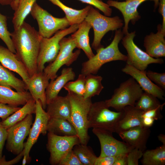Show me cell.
Listing matches in <instances>:
<instances>
[{
  "mask_svg": "<svg viewBox=\"0 0 165 165\" xmlns=\"http://www.w3.org/2000/svg\"><path fill=\"white\" fill-rule=\"evenodd\" d=\"M36 101L32 98L23 106L11 114L5 120L1 121L2 125L7 129L24 119L28 115L35 114Z\"/></svg>",
  "mask_w": 165,
  "mask_h": 165,
  "instance_id": "obj_29",
  "label": "cell"
},
{
  "mask_svg": "<svg viewBox=\"0 0 165 165\" xmlns=\"http://www.w3.org/2000/svg\"><path fill=\"white\" fill-rule=\"evenodd\" d=\"M30 13L36 20L38 27V32L42 37L50 38L58 31L70 26L65 17L60 18L54 16L36 2L33 5Z\"/></svg>",
  "mask_w": 165,
  "mask_h": 165,
  "instance_id": "obj_8",
  "label": "cell"
},
{
  "mask_svg": "<svg viewBox=\"0 0 165 165\" xmlns=\"http://www.w3.org/2000/svg\"><path fill=\"white\" fill-rule=\"evenodd\" d=\"M143 92L140 86L131 77L122 82L115 90L111 97L105 101L109 108L120 111L127 106H134Z\"/></svg>",
  "mask_w": 165,
  "mask_h": 165,
  "instance_id": "obj_7",
  "label": "cell"
},
{
  "mask_svg": "<svg viewBox=\"0 0 165 165\" xmlns=\"http://www.w3.org/2000/svg\"><path fill=\"white\" fill-rule=\"evenodd\" d=\"M23 159L22 160V165H25L28 163L27 159L26 156H25L24 155Z\"/></svg>",
  "mask_w": 165,
  "mask_h": 165,
  "instance_id": "obj_52",
  "label": "cell"
},
{
  "mask_svg": "<svg viewBox=\"0 0 165 165\" xmlns=\"http://www.w3.org/2000/svg\"><path fill=\"white\" fill-rule=\"evenodd\" d=\"M150 133L149 128L138 126L120 132L118 134L129 146L143 152L146 149V144Z\"/></svg>",
  "mask_w": 165,
  "mask_h": 165,
  "instance_id": "obj_17",
  "label": "cell"
},
{
  "mask_svg": "<svg viewBox=\"0 0 165 165\" xmlns=\"http://www.w3.org/2000/svg\"><path fill=\"white\" fill-rule=\"evenodd\" d=\"M129 0H125V1H129Z\"/></svg>",
  "mask_w": 165,
  "mask_h": 165,
  "instance_id": "obj_53",
  "label": "cell"
},
{
  "mask_svg": "<svg viewBox=\"0 0 165 165\" xmlns=\"http://www.w3.org/2000/svg\"><path fill=\"white\" fill-rule=\"evenodd\" d=\"M117 156L97 157L94 165H113Z\"/></svg>",
  "mask_w": 165,
  "mask_h": 165,
  "instance_id": "obj_43",
  "label": "cell"
},
{
  "mask_svg": "<svg viewBox=\"0 0 165 165\" xmlns=\"http://www.w3.org/2000/svg\"><path fill=\"white\" fill-rule=\"evenodd\" d=\"M82 2L93 6L101 10L106 16H111L112 10L107 4L100 0H78Z\"/></svg>",
  "mask_w": 165,
  "mask_h": 165,
  "instance_id": "obj_37",
  "label": "cell"
},
{
  "mask_svg": "<svg viewBox=\"0 0 165 165\" xmlns=\"http://www.w3.org/2000/svg\"><path fill=\"white\" fill-rule=\"evenodd\" d=\"M157 31L152 32L144 38V46L146 52L151 57L160 58L165 56V31L159 24L157 26Z\"/></svg>",
  "mask_w": 165,
  "mask_h": 165,
  "instance_id": "obj_18",
  "label": "cell"
},
{
  "mask_svg": "<svg viewBox=\"0 0 165 165\" xmlns=\"http://www.w3.org/2000/svg\"><path fill=\"white\" fill-rule=\"evenodd\" d=\"M0 85L13 88L19 92L28 90L26 84L22 79L17 78L11 71L0 64Z\"/></svg>",
  "mask_w": 165,
  "mask_h": 165,
  "instance_id": "obj_28",
  "label": "cell"
},
{
  "mask_svg": "<svg viewBox=\"0 0 165 165\" xmlns=\"http://www.w3.org/2000/svg\"><path fill=\"white\" fill-rule=\"evenodd\" d=\"M24 152V149L16 157L8 161L6 160L5 156H3L0 160V165H12L18 163L23 157Z\"/></svg>",
  "mask_w": 165,
  "mask_h": 165,
  "instance_id": "obj_45",
  "label": "cell"
},
{
  "mask_svg": "<svg viewBox=\"0 0 165 165\" xmlns=\"http://www.w3.org/2000/svg\"><path fill=\"white\" fill-rule=\"evenodd\" d=\"M143 152L138 148L132 149L127 154V165H138L139 160L142 157Z\"/></svg>",
  "mask_w": 165,
  "mask_h": 165,
  "instance_id": "obj_40",
  "label": "cell"
},
{
  "mask_svg": "<svg viewBox=\"0 0 165 165\" xmlns=\"http://www.w3.org/2000/svg\"><path fill=\"white\" fill-rule=\"evenodd\" d=\"M164 105V103L156 108L145 111H143L141 115L142 118L148 117L152 118L155 120L160 119H162V116L160 113V111L162 109Z\"/></svg>",
  "mask_w": 165,
  "mask_h": 165,
  "instance_id": "obj_42",
  "label": "cell"
},
{
  "mask_svg": "<svg viewBox=\"0 0 165 165\" xmlns=\"http://www.w3.org/2000/svg\"><path fill=\"white\" fill-rule=\"evenodd\" d=\"M33 98L28 91H15L11 88L0 85V102L11 106L18 107L24 105Z\"/></svg>",
  "mask_w": 165,
  "mask_h": 165,
  "instance_id": "obj_25",
  "label": "cell"
},
{
  "mask_svg": "<svg viewBox=\"0 0 165 165\" xmlns=\"http://www.w3.org/2000/svg\"><path fill=\"white\" fill-rule=\"evenodd\" d=\"M46 108L50 118L65 119L70 122L71 106L67 94L64 97L58 95L47 104Z\"/></svg>",
  "mask_w": 165,
  "mask_h": 165,
  "instance_id": "obj_21",
  "label": "cell"
},
{
  "mask_svg": "<svg viewBox=\"0 0 165 165\" xmlns=\"http://www.w3.org/2000/svg\"><path fill=\"white\" fill-rule=\"evenodd\" d=\"M161 104L156 97L144 92H143L139 99L136 102L134 106L145 111L156 108Z\"/></svg>",
  "mask_w": 165,
  "mask_h": 165,
  "instance_id": "obj_34",
  "label": "cell"
},
{
  "mask_svg": "<svg viewBox=\"0 0 165 165\" xmlns=\"http://www.w3.org/2000/svg\"><path fill=\"white\" fill-rule=\"evenodd\" d=\"M0 63L11 71L18 74L26 84L30 77L22 62L15 53L0 45Z\"/></svg>",
  "mask_w": 165,
  "mask_h": 165,
  "instance_id": "obj_20",
  "label": "cell"
},
{
  "mask_svg": "<svg viewBox=\"0 0 165 165\" xmlns=\"http://www.w3.org/2000/svg\"><path fill=\"white\" fill-rule=\"evenodd\" d=\"M14 0H0V4L2 5H10Z\"/></svg>",
  "mask_w": 165,
  "mask_h": 165,
  "instance_id": "obj_49",
  "label": "cell"
},
{
  "mask_svg": "<svg viewBox=\"0 0 165 165\" xmlns=\"http://www.w3.org/2000/svg\"><path fill=\"white\" fill-rule=\"evenodd\" d=\"M124 35L120 29L116 30L113 39L110 45L106 48L103 47L99 49L93 57L82 63L81 74L85 75L90 74L95 75L107 63L116 61H126L127 55L121 53L118 47Z\"/></svg>",
  "mask_w": 165,
  "mask_h": 165,
  "instance_id": "obj_2",
  "label": "cell"
},
{
  "mask_svg": "<svg viewBox=\"0 0 165 165\" xmlns=\"http://www.w3.org/2000/svg\"><path fill=\"white\" fill-rule=\"evenodd\" d=\"M80 143L77 135L60 136L48 132L46 145L47 149L50 153V164L58 165L63 157L74 146Z\"/></svg>",
  "mask_w": 165,
  "mask_h": 165,
  "instance_id": "obj_12",
  "label": "cell"
},
{
  "mask_svg": "<svg viewBox=\"0 0 165 165\" xmlns=\"http://www.w3.org/2000/svg\"><path fill=\"white\" fill-rule=\"evenodd\" d=\"M79 26L78 24L71 25L58 31L50 38L42 37L37 60L38 72H43L45 64L55 60L60 50L61 40L67 35L75 32Z\"/></svg>",
  "mask_w": 165,
  "mask_h": 165,
  "instance_id": "obj_6",
  "label": "cell"
},
{
  "mask_svg": "<svg viewBox=\"0 0 165 165\" xmlns=\"http://www.w3.org/2000/svg\"><path fill=\"white\" fill-rule=\"evenodd\" d=\"M6 16L0 13V38L4 42L7 48L16 53V51L11 37V33L8 29Z\"/></svg>",
  "mask_w": 165,
  "mask_h": 165,
  "instance_id": "obj_35",
  "label": "cell"
},
{
  "mask_svg": "<svg viewBox=\"0 0 165 165\" xmlns=\"http://www.w3.org/2000/svg\"><path fill=\"white\" fill-rule=\"evenodd\" d=\"M36 101L35 117L32 126L30 129L27 141L24 143V154L28 163L31 161L29 152L33 146L37 142L41 134L45 135L47 131V125L50 118L49 115L43 108L40 101Z\"/></svg>",
  "mask_w": 165,
  "mask_h": 165,
  "instance_id": "obj_14",
  "label": "cell"
},
{
  "mask_svg": "<svg viewBox=\"0 0 165 165\" xmlns=\"http://www.w3.org/2000/svg\"><path fill=\"white\" fill-rule=\"evenodd\" d=\"M37 0H20L14 9L12 19L14 30L18 29L22 24L27 16L30 13Z\"/></svg>",
  "mask_w": 165,
  "mask_h": 165,
  "instance_id": "obj_30",
  "label": "cell"
},
{
  "mask_svg": "<svg viewBox=\"0 0 165 165\" xmlns=\"http://www.w3.org/2000/svg\"><path fill=\"white\" fill-rule=\"evenodd\" d=\"M127 154L118 156L113 165H127Z\"/></svg>",
  "mask_w": 165,
  "mask_h": 165,
  "instance_id": "obj_47",
  "label": "cell"
},
{
  "mask_svg": "<svg viewBox=\"0 0 165 165\" xmlns=\"http://www.w3.org/2000/svg\"><path fill=\"white\" fill-rule=\"evenodd\" d=\"M109 108L105 101L92 103L88 115L89 128L101 129L115 133L123 111H112Z\"/></svg>",
  "mask_w": 165,
  "mask_h": 165,
  "instance_id": "obj_5",
  "label": "cell"
},
{
  "mask_svg": "<svg viewBox=\"0 0 165 165\" xmlns=\"http://www.w3.org/2000/svg\"><path fill=\"white\" fill-rule=\"evenodd\" d=\"M123 110V114L116 126L115 133L118 134L136 127L143 126L141 115L143 111L130 106H127Z\"/></svg>",
  "mask_w": 165,
  "mask_h": 165,
  "instance_id": "obj_22",
  "label": "cell"
},
{
  "mask_svg": "<svg viewBox=\"0 0 165 165\" xmlns=\"http://www.w3.org/2000/svg\"><path fill=\"white\" fill-rule=\"evenodd\" d=\"M47 131L60 136L77 135L72 124L68 120L60 118H50L47 124Z\"/></svg>",
  "mask_w": 165,
  "mask_h": 165,
  "instance_id": "obj_26",
  "label": "cell"
},
{
  "mask_svg": "<svg viewBox=\"0 0 165 165\" xmlns=\"http://www.w3.org/2000/svg\"><path fill=\"white\" fill-rule=\"evenodd\" d=\"M146 74L149 79L163 90L165 89V73H160L148 70Z\"/></svg>",
  "mask_w": 165,
  "mask_h": 165,
  "instance_id": "obj_38",
  "label": "cell"
},
{
  "mask_svg": "<svg viewBox=\"0 0 165 165\" xmlns=\"http://www.w3.org/2000/svg\"><path fill=\"white\" fill-rule=\"evenodd\" d=\"M92 132L99 141L101 152L99 156H116L127 154L132 149L124 141L115 138L112 132L99 128H93Z\"/></svg>",
  "mask_w": 165,
  "mask_h": 165,
  "instance_id": "obj_13",
  "label": "cell"
},
{
  "mask_svg": "<svg viewBox=\"0 0 165 165\" xmlns=\"http://www.w3.org/2000/svg\"><path fill=\"white\" fill-rule=\"evenodd\" d=\"M155 120L151 118L144 117L142 118V126L147 128H150L153 125Z\"/></svg>",
  "mask_w": 165,
  "mask_h": 165,
  "instance_id": "obj_48",
  "label": "cell"
},
{
  "mask_svg": "<svg viewBox=\"0 0 165 165\" xmlns=\"http://www.w3.org/2000/svg\"><path fill=\"white\" fill-rule=\"evenodd\" d=\"M58 54L53 62L45 67L43 72L49 80H54L57 77V73L64 65L69 66L78 58L80 53L78 50L73 52L76 45L71 36L63 38L60 41Z\"/></svg>",
  "mask_w": 165,
  "mask_h": 165,
  "instance_id": "obj_9",
  "label": "cell"
},
{
  "mask_svg": "<svg viewBox=\"0 0 165 165\" xmlns=\"http://www.w3.org/2000/svg\"><path fill=\"white\" fill-rule=\"evenodd\" d=\"M20 0H14L13 2L10 5L13 9L14 10Z\"/></svg>",
  "mask_w": 165,
  "mask_h": 165,
  "instance_id": "obj_51",
  "label": "cell"
},
{
  "mask_svg": "<svg viewBox=\"0 0 165 165\" xmlns=\"http://www.w3.org/2000/svg\"><path fill=\"white\" fill-rule=\"evenodd\" d=\"M32 121V114L28 115L22 120L7 129L6 148L9 152L17 155L23 150L24 141L28 135Z\"/></svg>",
  "mask_w": 165,
  "mask_h": 165,
  "instance_id": "obj_11",
  "label": "cell"
},
{
  "mask_svg": "<svg viewBox=\"0 0 165 165\" xmlns=\"http://www.w3.org/2000/svg\"><path fill=\"white\" fill-rule=\"evenodd\" d=\"M52 3L60 8L64 13L65 17L69 23L70 26L79 24L86 17L90 5L84 8L77 10L70 7L63 3L60 0H48Z\"/></svg>",
  "mask_w": 165,
  "mask_h": 165,
  "instance_id": "obj_27",
  "label": "cell"
},
{
  "mask_svg": "<svg viewBox=\"0 0 165 165\" xmlns=\"http://www.w3.org/2000/svg\"><path fill=\"white\" fill-rule=\"evenodd\" d=\"M148 0H130L124 2H119L108 0L107 4L110 6L118 9L122 13L124 18V25L122 31L124 35L128 31V24L130 21L134 24L141 17L138 11V8L143 2ZM154 2L156 9L158 6L160 0H149Z\"/></svg>",
  "mask_w": 165,
  "mask_h": 165,
  "instance_id": "obj_15",
  "label": "cell"
},
{
  "mask_svg": "<svg viewBox=\"0 0 165 165\" xmlns=\"http://www.w3.org/2000/svg\"><path fill=\"white\" fill-rule=\"evenodd\" d=\"M158 140L161 142L163 145H165V135L164 134H160L158 136Z\"/></svg>",
  "mask_w": 165,
  "mask_h": 165,
  "instance_id": "obj_50",
  "label": "cell"
},
{
  "mask_svg": "<svg viewBox=\"0 0 165 165\" xmlns=\"http://www.w3.org/2000/svg\"><path fill=\"white\" fill-rule=\"evenodd\" d=\"M11 33L15 53L30 77L38 72L37 60L42 37L34 27L25 21Z\"/></svg>",
  "mask_w": 165,
  "mask_h": 165,
  "instance_id": "obj_1",
  "label": "cell"
},
{
  "mask_svg": "<svg viewBox=\"0 0 165 165\" xmlns=\"http://www.w3.org/2000/svg\"><path fill=\"white\" fill-rule=\"evenodd\" d=\"M158 6L159 12L163 17V22L162 24L163 29L165 31V0H160Z\"/></svg>",
  "mask_w": 165,
  "mask_h": 165,
  "instance_id": "obj_46",
  "label": "cell"
},
{
  "mask_svg": "<svg viewBox=\"0 0 165 165\" xmlns=\"http://www.w3.org/2000/svg\"><path fill=\"white\" fill-rule=\"evenodd\" d=\"M7 134V129L2 125L0 119V160L2 156V151Z\"/></svg>",
  "mask_w": 165,
  "mask_h": 165,
  "instance_id": "obj_44",
  "label": "cell"
},
{
  "mask_svg": "<svg viewBox=\"0 0 165 165\" xmlns=\"http://www.w3.org/2000/svg\"><path fill=\"white\" fill-rule=\"evenodd\" d=\"M67 95L71 106L70 122L76 131L80 144L87 145L90 139L88 115L92 103L91 98L85 99L71 92Z\"/></svg>",
  "mask_w": 165,
  "mask_h": 165,
  "instance_id": "obj_3",
  "label": "cell"
},
{
  "mask_svg": "<svg viewBox=\"0 0 165 165\" xmlns=\"http://www.w3.org/2000/svg\"><path fill=\"white\" fill-rule=\"evenodd\" d=\"M49 80L43 72H38L30 77L26 84L32 98L35 101L39 100L44 109L47 106L46 90Z\"/></svg>",
  "mask_w": 165,
  "mask_h": 165,
  "instance_id": "obj_19",
  "label": "cell"
},
{
  "mask_svg": "<svg viewBox=\"0 0 165 165\" xmlns=\"http://www.w3.org/2000/svg\"><path fill=\"white\" fill-rule=\"evenodd\" d=\"M122 71L133 78L145 92L150 94L158 98L164 99L165 94L164 90L149 79L146 75V70H140L127 64Z\"/></svg>",
  "mask_w": 165,
  "mask_h": 165,
  "instance_id": "obj_16",
  "label": "cell"
},
{
  "mask_svg": "<svg viewBox=\"0 0 165 165\" xmlns=\"http://www.w3.org/2000/svg\"><path fill=\"white\" fill-rule=\"evenodd\" d=\"M103 78L101 76L89 74L86 75L85 91L83 97L91 98L99 95L104 88L102 83Z\"/></svg>",
  "mask_w": 165,
  "mask_h": 165,
  "instance_id": "obj_32",
  "label": "cell"
},
{
  "mask_svg": "<svg viewBox=\"0 0 165 165\" xmlns=\"http://www.w3.org/2000/svg\"><path fill=\"white\" fill-rule=\"evenodd\" d=\"M100 0L102 1V0Z\"/></svg>",
  "mask_w": 165,
  "mask_h": 165,
  "instance_id": "obj_54",
  "label": "cell"
},
{
  "mask_svg": "<svg viewBox=\"0 0 165 165\" xmlns=\"http://www.w3.org/2000/svg\"><path fill=\"white\" fill-rule=\"evenodd\" d=\"M91 28L84 20L79 24L78 29L71 36L76 45V48L82 50L88 59L94 55L89 42V33Z\"/></svg>",
  "mask_w": 165,
  "mask_h": 165,
  "instance_id": "obj_24",
  "label": "cell"
},
{
  "mask_svg": "<svg viewBox=\"0 0 165 165\" xmlns=\"http://www.w3.org/2000/svg\"><path fill=\"white\" fill-rule=\"evenodd\" d=\"M86 75L81 74L75 81L68 82L63 88L68 92H71L83 97L85 91Z\"/></svg>",
  "mask_w": 165,
  "mask_h": 165,
  "instance_id": "obj_36",
  "label": "cell"
},
{
  "mask_svg": "<svg viewBox=\"0 0 165 165\" xmlns=\"http://www.w3.org/2000/svg\"><path fill=\"white\" fill-rule=\"evenodd\" d=\"M72 149L82 165H94L97 157L90 147L80 143L74 146Z\"/></svg>",
  "mask_w": 165,
  "mask_h": 165,
  "instance_id": "obj_33",
  "label": "cell"
},
{
  "mask_svg": "<svg viewBox=\"0 0 165 165\" xmlns=\"http://www.w3.org/2000/svg\"><path fill=\"white\" fill-rule=\"evenodd\" d=\"M85 20L93 29L94 38L92 46L96 51L104 47L101 44V41L107 32L120 29L124 24L123 20L118 16L109 17L103 15L91 6Z\"/></svg>",
  "mask_w": 165,
  "mask_h": 165,
  "instance_id": "obj_4",
  "label": "cell"
},
{
  "mask_svg": "<svg viewBox=\"0 0 165 165\" xmlns=\"http://www.w3.org/2000/svg\"><path fill=\"white\" fill-rule=\"evenodd\" d=\"M135 31L128 32L122 38V43L127 52V64L141 71H145L148 65L152 64L164 63L161 58H154L141 49L134 41Z\"/></svg>",
  "mask_w": 165,
  "mask_h": 165,
  "instance_id": "obj_10",
  "label": "cell"
},
{
  "mask_svg": "<svg viewBox=\"0 0 165 165\" xmlns=\"http://www.w3.org/2000/svg\"><path fill=\"white\" fill-rule=\"evenodd\" d=\"M75 74L72 68H63L61 75L54 80H51L46 90L47 104L58 95L66 84L74 80Z\"/></svg>",
  "mask_w": 165,
  "mask_h": 165,
  "instance_id": "obj_23",
  "label": "cell"
},
{
  "mask_svg": "<svg viewBox=\"0 0 165 165\" xmlns=\"http://www.w3.org/2000/svg\"><path fill=\"white\" fill-rule=\"evenodd\" d=\"M141 160L143 165H164L165 164V145L157 147L155 149L145 151Z\"/></svg>",
  "mask_w": 165,
  "mask_h": 165,
  "instance_id": "obj_31",
  "label": "cell"
},
{
  "mask_svg": "<svg viewBox=\"0 0 165 165\" xmlns=\"http://www.w3.org/2000/svg\"><path fill=\"white\" fill-rule=\"evenodd\" d=\"M20 108L0 102V118L2 121L5 120Z\"/></svg>",
  "mask_w": 165,
  "mask_h": 165,
  "instance_id": "obj_41",
  "label": "cell"
},
{
  "mask_svg": "<svg viewBox=\"0 0 165 165\" xmlns=\"http://www.w3.org/2000/svg\"><path fill=\"white\" fill-rule=\"evenodd\" d=\"M59 165H82L74 152L72 149L70 150L61 159Z\"/></svg>",
  "mask_w": 165,
  "mask_h": 165,
  "instance_id": "obj_39",
  "label": "cell"
}]
</instances>
